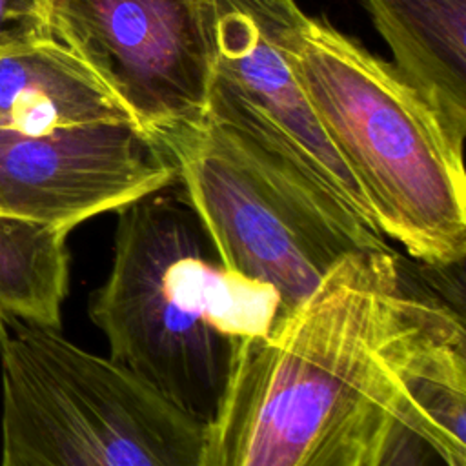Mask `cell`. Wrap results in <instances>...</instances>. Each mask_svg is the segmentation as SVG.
Segmentation results:
<instances>
[{
  "mask_svg": "<svg viewBox=\"0 0 466 466\" xmlns=\"http://www.w3.org/2000/svg\"><path fill=\"white\" fill-rule=\"evenodd\" d=\"M446 269H415L391 246L344 257L240 342L204 422L202 466H362L415 366L464 322Z\"/></svg>",
  "mask_w": 466,
  "mask_h": 466,
  "instance_id": "obj_1",
  "label": "cell"
},
{
  "mask_svg": "<svg viewBox=\"0 0 466 466\" xmlns=\"http://www.w3.org/2000/svg\"><path fill=\"white\" fill-rule=\"evenodd\" d=\"M87 313L111 360L206 422L240 342L277 320L279 297L220 264L171 184L116 209L111 266Z\"/></svg>",
  "mask_w": 466,
  "mask_h": 466,
  "instance_id": "obj_2",
  "label": "cell"
},
{
  "mask_svg": "<svg viewBox=\"0 0 466 466\" xmlns=\"http://www.w3.org/2000/svg\"><path fill=\"white\" fill-rule=\"evenodd\" d=\"M297 80L351 171L375 228L433 268L466 255L464 158L397 73L322 16H308L293 55Z\"/></svg>",
  "mask_w": 466,
  "mask_h": 466,
  "instance_id": "obj_3",
  "label": "cell"
},
{
  "mask_svg": "<svg viewBox=\"0 0 466 466\" xmlns=\"http://www.w3.org/2000/svg\"><path fill=\"white\" fill-rule=\"evenodd\" d=\"M158 147L220 264L273 288L279 315L350 253L390 248L326 184L233 122L206 113Z\"/></svg>",
  "mask_w": 466,
  "mask_h": 466,
  "instance_id": "obj_4",
  "label": "cell"
},
{
  "mask_svg": "<svg viewBox=\"0 0 466 466\" xmlns=\"http://www.w3.org/2000/svg\"><path fill=\"white\" fill-rule=\"evenodd\" d=\"M0 466H202V420L60 329L0 320Z\"/></svg>",
  "mask_w": 466,
  "mask_h": 466,
  "instance_id": "obj_5",
  "label": "cell"
},
{
  "mask_svg": "<svg viewBox=\"0 0 466 466\" xmlns=\"http://www.w3.org/2000/svg\"><path fill=\"white\" fill-rule=\"evenodd\" d=\"M55 31L157 146L206 115L209 0H47Z\"/></svg>",
  "mask_w": 466,
  "mask_h": 466,
  "instance_id": "obj_6",
  "label": "cell"
},
{
  "mask_svg": "<svg viewBox=\"0 0 466 466\" xmlns=\"http://www.w3.org/2000/svg\"><path fill=\"white\" fill-rule=\"evenodd\" d=\"M209 13L213 75L206 113L282 149L375 228L357 180L297 80L293 55L308 24L297 0H209Z\"/></svg>",
  "mask_w": 466,
  "mask_h": 466,
  "instance_id": "obj_7",
  "label": "cell"
},
{
  "mask_svg": "<svg viewBox=\"0 0 466 466\" xmlns=\"http://www.w3.org/2000/svg\"><path fill=\"white\" fill-rule=\"evenodd\" d=\"M173 182L164 151L129 120L44 135L0 129V215L5 217L71 231Z\"/></svg>",
  "mask_w": 466,
  "mask_h": 466,
  "instance_id": "obj_8",
  "label": "cell"
},
{
  "mask_svg": "<svg viewBox=\"0 0 466 466\" xmlns=\"http://www.w3.org/2000/svg\"><path fill=\"white\" fill-rule=\"evenodd\" d=\"M111 120L133 122L115 93L55 31L51 20L0 53V129L44 135Z\"/></svg>",
  "mask_w": 466,
  "mask_h": 466,
  "instance_id": "obj_9",
  "label": "cell"
},
{
  "mask_svg": "<svg viewBox=\"0 0 466 466\" xmlns=\"http://www.w3.org/2000/svg\"><path fill=\"white\" fill-rule=\"evenodd\" d=\"M466 328H450L420 359L362 466H466Z\"/></svg>",
  "mask_w": 466,
  "mask_h": 466,
  "instance_id": "obj_10",
  "label": "cell"
},
{
  "mask_svg": "<svg viewBox=\"0 0 466 466\" xmlns=\"http://www.w3.org/2000/svg\"><path fill=\"white\" fill-rule=\"evenodd\" d=\"M393 67L431 109L450 144L466 135V0H364Z\"/></svg>",
  "mask_w": 466,
  "mask_h": 466,
  "instance_id": "obj_11",
  "label": "cell"
},
{
  "mask_svg": "<svg viewBox=\"0 0 466 466\" xmlns=\"http://www.w3.org/2000/svg\"><path fill=\"white\" fill-rule=\"evenodd\" d=\"M67 229L0 215V320L60 329L69 291Z\"/></svg>",
  "mask_w": 466,
  "mask_h": 466,
  "instance_id": "obj_12",
  "label": "cell"
},
{
  "mask_svg": "<svg viewBox=\"0 0 466 466\" xmlns=\"http://www.w3.org/2000/svg\"><path fill=\"white\" fill-rule=\"evenodd\" d=\"M49 20L47 0H0V53L40 31Z\"/></svg>",
  "mask_w": 466,
  "mask_h": 466,
  "instance_id": "obj_13",
  "label": "cell"
}]
</instances>
